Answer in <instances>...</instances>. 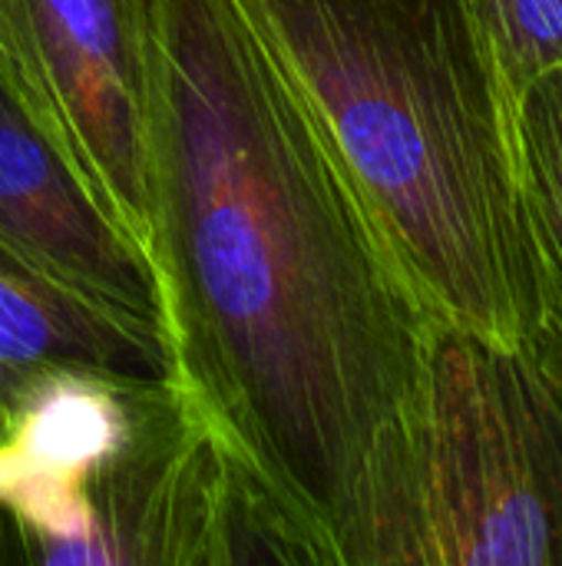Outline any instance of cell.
I'll use <instances>...</instances> for the list:
<instances>
[{"label": "cell", "mask_w": 562, "mask_h": 566, "mask_svg": "<svg viewBox=\"0 0 562 566\" xmlns=\"http://www.w3.org/2000/svg\"><path fill=\"white\" fill-rule=\"evenodd\" d=\"M338 566H562V322L523 345L431 322Z\"/></svg>", "instance_id": "cell-4"}, {"label": "cell", "mask_w": 562, "mask_h": 566, "mask_svg": "<svg viewBox=\"0 0 562 566\" xmlns=\"http://www.w3.org/2000/svg\"><path fill=\"white\" fill-rule=\"evenodd\" d=\"M17 566H328L176 378L40 365L0 381Z\"/></svg>", "instance_id": "cell-3"}, {"label": "cell", "mask_w": 562, "mask_h": 566, "mask_svg": "<svg viewBox=\"0 0 562 566\" xmlns=\"http://www.w3.org/2000/svg\"><path fill=\"white\" fill-rule=\"evenodd\" d=\"M0 365H93L142 378H176L169 342L63 289L0 242Z\"/></svg>", "instance_id": "cell-7"}, {"label": "cell", "mask_w": 562, "mask_h": 566, "mask_svg": "<svg viewBox=\"0 0 562 566\" xmlns=\"http://www.w3.org/2000/svg\"><path fill=\"white\" fill-rule=\"evenodd\" d=\"M146 259L176 381L338 566L431 308L242 0H146Z\"/></svg>", "instance_id": "cell-1"}, {"label": "cell", "mask_w": 562, "mask_h": 566, "mask_svg": "<svg viewBox=\"0 0 562 566\" xmlns=\"http://www.w3.org/2000/svg\"><path fill=\"white\" fill-rule=\"evenodd\" d=\"M497 70L520 109V96L562 70V0H470Z\"/></svg>", "instance_id": "cell-9"}, {"label": "cell", "mask_w": 562, "mask_h": 566, "mask_svg": "<svg viewBox=\"0 0 562 566\" xmlns=\"http://www.w3.org/2000/svg\"><path fill=\"white\" fill-rule=\"evenodd\" d=\"M3 378H10V371H7V368L0 365V381H3Z\"/></svg>", "instance_id": "cell-11"}, {"label": "cell", "mask_w": 562, "mask_h": 566, "mask_svg": "<svg viewBox=\"0 0 562 566\" xmlns=\"http://www.w3.org/2000/svg\"><path fill=\"white\" fill-rule=\"evenodd\" d=\"M520 166L553 315L562 322V70L540 76L517 109Z\"/></svg>", "instance_id": "cell-8"}, {"label": "cell", "mask_w": 562, "mask_h": 566, "mask_svg": "<svg viewBox=\"0 0 562 566\" xmlns=\"http://www.w3.org/2000/svg\"><path fill=\"white\" fill-rule=\"evenodd\" d=\"M10 544H13V541H10V531H7V524L0 521V566H17V554H13Z\"/></svg>", "instance_id": "cell-10"}, {"label": "cell", "mask_w": 562, "mask_h": 566, "mask_svg": "<svg viewBox=\"0 0 562 566\" xmlns=\"http://www.w3.org/2000/svg\"><path fill=\"white\" fill-rule=\"evenodd\" d=\"M0 242L86 302L166 338L156 272L0 73Z\"/></svg>", "instance_id": "cell-6"}, {"label": "cell", "mask_w": 562, "mask_h": 566, "mask_svg": "<svg viewBox=\"0 0 562 566\" xmlns=\"http://www.w3.org/2000/svg\"><path fill=\"white\" fill-rule=\"evenodd\" d=\"M434 318L497 345L553 315L517 103L470 0H242Z\"/></svg>", "instance_id": "cell-2"}, {"label": "cell", "mask_w": 562, "mask_h": 566, "mask_svg": "<svg viewBox=\"0 0 562 566\" xmlns=\"http://www.w3.org/2000/svg\"><path fill=\"white\" fill-rule=\"evenodd\" d=\"M0 73L142 249L146 0H0Z\"/></svg>", "instance_id": "cell-5"}]
</instances>
